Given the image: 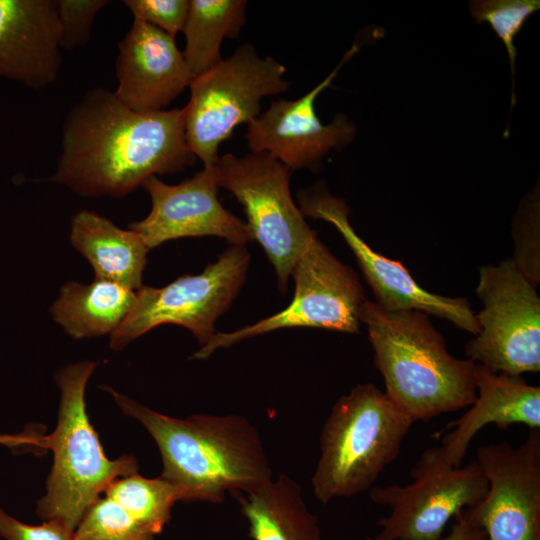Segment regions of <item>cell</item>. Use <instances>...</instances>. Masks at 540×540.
Returning <instances> with one entry per match:
<instances>
[{"label": "cell", "mask_w": 540, "mask_h": 540, "mask_svg": "<svg viewBox=\"0 0 540 540\" xmlns=\"http://www.w3.org/2000/svg\"><path fill=\"white\" fill-rule=\"evenodd\" d=\"M61 147L50 180L84 197H123L148 177L177 173L195 160L183 108L136 112L103 88L71 108Z\"/></svg>", "instance_id": "cell-1"}, {"label": "cell", "mask_w": 540, "mask_h": 540, "mask_svg": "<svg viewBox=\"0 0 540 540\" xmlns=\"http://www.w3.org/2000/svg\"><path fill=\"white\" fill-rule=\"evenodd\" d=\"M106 389L120 410L151 435L162 458L160 477L178 487L181 501L220 504L227 494L245 492L272 479L259 432L246 417H170Z\"/></svg>", "instance_id": "cell-2"}, {"label": "cell", "mask_w": 540, "mask_h": 540, "mask_svg": "<svg viewBox=\"0 0 540 540\" xmlns=\"http://www.w3.org/2000/svg\"><path fill=\"white\" fill-rule=\"evenodd\" d=\"M359 320L367 327L384 392L414 423L475 402L476 363L452 356L426 313L387 311L366 300Z\"/></svg>", "instance_id": "cell-3"}, {"label": "cell", "mask_w": 540, "mask_h": 540, "mask_svg": "<svg viewBox=\"0 0 540 540\" xmlns=\"http://www.w3.org/2000/svg\"><path fill=\"white\" fill-rule=\"evenodd\" d=\"M96 365L85 360L56 373L60 390L57 425L53 433L44 436V448L52 451L53 464L36 514L43 521H60L72 531L112 482L138 472L134 456H106L89 420L85 389Z\"/></svg>", "instance_id": "cell-4"}, {"label": "cell", "mask_w": 540, "mask_h": 540, "mask_svg": "<svg viewBox=\"0 0 540 540\" xmlns=\"http://www.w3.org/2000/svg\"><path fill=\"white\" fill-rule=\"evenodd\" d=\"M414 424L384 391L358 384L333 405L320 436L321 455L312 476L322 504L370 490L400 454Z\"/></svg>", "instance_id": "cell-5"}, {"label": "cell", "mask_w": 540, "mask_h": 540, "mask_svg": "<svg viewBox=\"0 0 540 540\" xmlns=\"http://www.w3.org/2000/svg\"><path fill=\"white\" fill-rule=\"evenodd\" d=\"M285 72L278 60L260 57L251 43H243L231 56L192 79L190 99L183 108L185 139L204 167L217 163L220 144L237 126L259 116L264 97L288 90Z\"/></svg>", "instance_id": "cell-6"}, {"label": "cell", "mask_w": 540, "mask_h": 540, "mask_svg": "<svg viewBox=\"0 0 540 540\" xmlns=\"http://www.w3.org/2000/svg\"><path fill=\"white\" fill-rule=\"evenodd\" d=\"M219 187L244 207L247 225L273 264L281 293L291 271L317 236L290 193L292 170L264 152L227 153L215 164Z\"/></svg>", "instance_id": "cell-7"}, {"label": "cell", "mask_w": 540, "mask_h": 540, "mask_svg": "<svg viewBox=\"0 0 540 540\" xmlns=\"http://www.w3.org/2000/svg\"><path fill=\"white\" fill-rule=\"evenodd\" d=\"M410 476L404 486L370 489L371 500L390 511L377 521L375 540H439L449 520L481 501L488 488L476 461L453 466L441 446L427 448Z\"/></svg>", "instance_id": "cell-8"}, {"label": "cell", "mask_w": 540, "mask_h": 540, "mask_svg": "<svg viewBox=\"0 0 540 540\" xmlns=\"http://www.w3.org/2000/svg\"><path fill=\"white\" fill-rule=\"evenodd\" d=\"M250 263L244 245H231L198 275L180 276L170 284L136 291L135 304L111 334L110 348L121 350L151 329L175 324L190 330L204 346L216 333L215 323L240 292Z\"/></svg>", "instance_id": "cell-9"}, {"label": "cell", "mask_w": 540, "mask_h": 540, "mask_svg": "<svg viewBox=\"0 0 540 540\" xmlns=\"http://www.w3.org/2000/svg\"><path fill=\"white\" fill-rule=\"evenodd\" d=\"M295 292L282 311L229 333L216 332L192 359L274 330L313 327L359 333V311L367 300L356 272L339 261L316 236L294 265Z\"/></svg>", "instance_id": "cell-10"}, {"label": "cell", "mask_w": 540, "mask_h": 540, "mask_svg": "<svg viewBox=\"0 0 540 540\" xmlns=\"http://www.w3.org/2000/svg\"><path fill=\"white\" fill-rule=\"evenodd\" d=\"M480 331L465 345L468 359L490 371H540V298L511 259L479 269Z\"/></svg>", "instance_id": "cell-11"}, {"label": "cell", "mask_w": 540, "mask_h": 540, "mask_svg": "<svg viewBox=\"0 0 540 540\" xmlns=\"http://www.w3.org/2000/svg\"><path fill=\"white\" fill-rule=\"evenodd\" d=\"M475 461L488 488L467 509L487 540H540V429H530L516 447L481 445Z\"/></svg>", "instance_id": "cell-12"}, {"label": "cell", "mask_w": 540, "mask_h": 540, "mask_svg": "<svg viewBox=\"0 0 540 540\" xmlns=\"http://www.w3.org/2000/svg\"><path fill=\"white\" fill-rule=\"evenodd\" d=\"M298 201L304 216L327 221L340 232L356 257L378 306L387 311H421L445 319L474 336L479 333L476 314L467 299L425 290L401 262L374 251L349 223V208L343 199L334 197L325 187L317 184L300 191Z\"/></svg>", "instance_id": "cell-13"}, {"label": "cell", "mask_w": 540, "mask_h": 540, "mask_svg": "<svg viewBox=\"0 0 540 540\" xmlns=\"http://www.w3.org/2000/svg\"><path fill=\"white\" fill-rule=\"evenodd\" d=\"M357 51L358 47L353 45L333 71L300 98L272 101L247 125L245 138L250 151L267 153L292 171H317L330 151L347 146L356 134L355 125L342 114L323 124L316 114L315 101Z\"/></svg>", "instance_id": "cell-14"}, {"label": "cell", "mask_w": 540, "mask_h": 540, "mask_svg": "<svg viewBox=\"0 0 540 540\" xmlns=\"http://www.w3.org/2000/svg\"><path fill=\"white\" fill-rule=\"evenodd\" d=\"M141 187L149 194L152 208L147 217L128 227L149 249L184 237L218 236L231 245L244 246L253 240L247 223L219 202L215 165L177 185L150 176Z\"/></svg>", "instance_id": "cell-15"}, {"label": "cell", "mask_w": 540, "mask_h": 540, "mask_svg": "<svg viewBox=\"0 0 540 540\" xmlns=\"http://www.w3.org/2000/svg\"><path fill=\"white\" fill-rule=\"evenodd\" d=\"M118 47L114 93L133 111L165 110L194 78L175 39L146 22L134 19Z\"/></svg>", "instance_id": "cell-16"}, {"label": "cell", "mask_w": 540, "mask_h": 540, "mask_svg": "<svg viewBox=\"0 0 540 540\" xmlns=\"http://www.w3.org/2000/svg\"><path fill=\"white\" fill-rule=\"evenodd\" d=\"M60 49L56 0H0V77L44 88L58 77Z\"/></svg>", "instance_id": "cell-17"}, {"label": "cell", "mask_w": 540, "mask_h": 540, "mask_svg": "<svg viewBox=\"0 0 540 540\" xmlns=\"http://www.w3.org/2000/svg\"><path fill=\"white\" fill-rule=\"evenodd\" d=\"M475 402L458 419L449 422L440 445L446 460L460 466L474 436L485 426L501 429L523 424L540 429V387L528 384L521 376L497 373L476 364Z\"/></svg>", "instance_id": "cell-18"}, {"label": "cell", "mask_w": 540, "mask_h": 540, "mask_svg": "<svg viewBox=\"0 0 540 540\" xmlns=\"http://www.w3.org/2000/svg\"><path fill=\"white\" fill-rule=\"evenodd\" d=\"M70 241L91 264L95 278L115 282L133 291L140 289L150 250L134 230H124L88 210L77 212L71 222Z\"/></svg>", "instance_id": "cell-19"}, {"label": "cell", "mask_w": 540, "mask_h": 540, "mask_svg": "<svg viewBox=\"0 0 540 540\" xmlns=\"http://www.w3.org/2000/svg\"><path fill=\"white\" fill-rule=\"evenodd\" d=\"M231 496L248 521L252 540H322L318 518L308 509L301 486L286 474Z\"/></svg>", "instance_id": "cell-20"}, {"label": "cell", "mask_w": 540, "mask_h": 540, "mask_svg": "<svg viewBox=\"0 0 540 540\" xmlns=\"http://www.w3.org/2000/svg\"><path fill=\"white\" fill-rule=\"evenodd\" d=\"M136 301V291L95 278L90 284L67 282L52 304L53 319L74 339L113 334Z\"/></svg>", "instance_id": "cell-21"}, {"label": "cell", "mask_w": 540, "mask_h": 540, "mask_svg": "<svg viewBox=\"0 0 540 540\" xmlns=\"http://www.w3.org/2000/svg\"><path fill=\"white\" fill-rule=\"evenodd\" d=\"M246 7L245 0H190L182 53L194 77L221 62L222 41L238 37L247 22Z\"/></svg>", "instance_id": "cell-22"}, {"label": "cell", "mask_w": 540, "mask_h": 540, "mask_svg": "<svg viewBox=\"0 0 540 540\" xmlns=\"http://www.w3.org/2000/svg\"><path fill=\"white\" fill-rule=\"evenodd\" d=\"M103 495L154 535L162 532L171 519L173 506L181 501L176 485L160 476L146 478L138 472L116 479Z\"/></svg>", "instance_id": "cell-23"}, {"label": "cell", "mask_w": 540, "mask_h": 540, "mask_svg": "<svg viewBox=\"0 0 540 540\" xmlns=\"http://www.w3.org/2000/svg\"><path fill=\"white\" fill-rule=\"evenodd\" d=\"M472 17L478 23H488L506 47L511 75L512 93L510 111L515 103V61L517 49L514 39L526 20L540 9L539 0H474L469 3Z\"/></svg>", "instance_id": "cell-24"}, {"label": "cell", "mask_w": 540, "mask_h": 540, "mask_svg": "<svg viewBox=\"0 0 540 540\" xmlns=\"http://www.w3.org/2000/svg\"><path fill=\"white\" fill-rule=\"evenodd\" d=\"M155 536L106 496L92 504L74 530V540H155Z\"/></svg>", "instance_id": "cell-25"}, {"label": "cell", "mask_w": 540, "mask_h": 540, "mask_svg": "<svg viewBox=\"0 0 540 540\" xmlns=\"http://www.w3.org/2000/svg\"><path fill=\"white\" fill-rule=\"evenodd\" d=\"M539 190H532L521 202L513 221L514 254L511 260L535 287L540 282Z\"/></svg>", "instance_id": "cell-26"}, {"label": "cell", "mask_w": 540, "mask_h": 540, "mask_svg": "<svg viewBox=\"0 0 540 540\" xmlns=\"http://www.w3.org/2000/svg\"><path fill=\"white\" fill-rule=\"evenodd\" d=\"M107 0H56L60 48L73 50L90 39L92 24Z\"/></svg>", "instance_id": "cell-27"}, {"label": "cell", "mask_w": 540, "mask_h": 540, "mask_svg": "<svg viewBox=\"0 0 540 540\" xmlns=\"http://www.w3.org/2000/svg\"><path fill=\"white\" fill-rule=\"evenodd\" d=\"M134 19L146 22L175 38L183 32L190 0H125Z\"/></svg>", "instance_id": "cell-28"}, {"label": "cell", "mask_w": 540, "mask_h": 540, "mask_svg": "<svg viewBox=\"0 0 540 540\" xmlns=\"http://www.w3.org/2000/svg\"><path fill=\"white\" fill-rule=\"evenodd\" d=\"M0 537L4 540H74V531L57 520L26 524L0 506Z\"/></svg>", "instance_id": "cell-29"}, {"label": "cell", "mask_w": 540, "mask_h": 540, "mask_svg": "<svg viewBox=\"0 0 540 540\" xmlns=\"http://www.w3.org/2000/svg\"><path fill=\"white\" fill-rule=\"evenodd\" d=\"M365 540H375L368 536ZM439 540H487L485 531L475 522L468 509L463 510L455 517L451 530L447 536Z\"/></svg>", "instance_id": "cell-30"}, {"label": "cell", "mask_w": 540, "mask_h": 540, "mask_svg": "<svg viewBox=\"0 0 540 540\" xmlns=\"http://www.w3.org/2000/svg\"><path fill=\"white\" fill-rule=\"evenodd\" d=\"M43 437L36 427L31 429V426H28V430H24L19 434H1L0 445H5L18 452L43 449Z\"/></svg>", "instance_id": "cell-31"}]
</instances>
